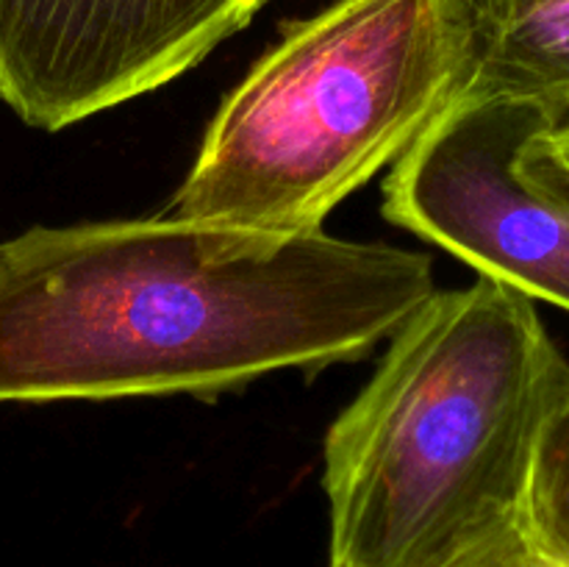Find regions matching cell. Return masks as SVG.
I'll return each mask as SVG.
<instances>
[{"mask_svg":"<svg viewBox=\"0 0 569 567\" xmlns=\"http://www.w3.org/2000/svg\"><path fill=\"white\" fill-rule=\"evenodd\" d=\"M428 253L194 217L0 242V404L214 395L359 361L437 292Z\"/></svg>","mask_w":569,"mask_h":567,"instance_id":"6da1fadb","label":"cell"},{"mask_svg":"<svg viewBox=\"0 0 569 567\" xmlns=\"http://www.w3.org/2000/svg\"><path fill=\"white\" fill-rule=\"evenodd\" d=\"M556 120L537 103L461 98L392 165L383 215L481 278L569 311V200L520 165Z\"/></svg>","mask_w":569,"mask_h":567,"instance_id":"277c9868","label":"cell"},{"mask_svg":"<svg viewBox=\"0 0 569 567\" xmlns=\"http://www.w3.org/2000/svg\"><path fill=\"white\" fill-rule=\"evenodd\" d=\"M470 81L465 98L569 109V0H465Z\"/></svg>","mask_w":569,"mask_h":567,"instance_id":"8992f818","label":"cell"},{"mask_svg":"<svg viewBox=\"0 0 569 567\" xmlns=\"http://www.w3.org/2000/svg\"><path fill=\"white\" fill-rule=\"evenodd\" d=\"M553 567H565V565H559V561H553Z\"/></svg>","mask_w":569,"mask_h":567,"instance_id":"30bf717a","label":"cell"},{"mask_svg":"<svg viewBox=\"0 0 569 567\" xmlns=\"http://www.w3.org/2000/svg\"><path fill=\"white\" fill-rule=\"evenodd\" d=\"M528 528L545 556L569 567V392L539 437L528 487Z\"/></svg>","mask_w":569,"mask_h":567,"instance_id":"52a82bcc","label":"cell"},{"mask_svg":"<svg viewBox=\"0 0 569 567\" xmlns=\"http://www.w3.org/2000/svg\"><path fill=\"white\" fill-rule=\"evenodd\" d=\"M450 567H553V559L545 556L528 523H522Z\"/></svg>","mask_w":569,"mask_h":567,"instance_id":"9c48e42d","label":"cell"},{"mask_svg":"<svg viewBox=\"0 0 569 567\" xmlns=\"http://www.w3.org/2000/svg\"><path fill=\"white\" fill-rule=\"evenodd\" d=\"M270 0H0V100L61 131L176 81Z\"/></svg>","mask_w":569,"mask_h":567,"instance_id":"5b68a950","label":"cell"},{"mask_svg":"<svg viewBox=\"0 0 569 567\" xmlns=\"http://www.w3.org/2000/svg\"><path fill=\"white\" fill-rule=\"evenodd\" d=\"M465 0H337L292 22L226 94L172 215L317 231L459 103Z\"/></svg>","mask_w":569,"mask_h":567,"instance_id":"3957f363","label":"cell"},{"mask_svg":"<svg viewBox=\"0 0 569 567\" xmlns=\"http://www.w3.org/2000/svg\"><path fill=\"white\" fill-rule=\"evenodd\" d=\"M520 165L528 176L569 200V109L526 145Z\"/></svg>","mask_w":569,"mask_h":567,"instance_id":"ba28073f","label":"cell"},{"mask_svg":"<svg viewBox=\"0 0 569 567\" xmlns=\"http://www.w3.org/2000/svg\"><path fill=\"white\" fill-rule=\"evenodd\" d=\"M569 361L528 295L437 289L326 437L328 567H450L528 523Z\"/></svg>","mask_w":569,"mask_h":567,"instance_id":"7a4b0ae2","label":"cell"}]
</instances>
